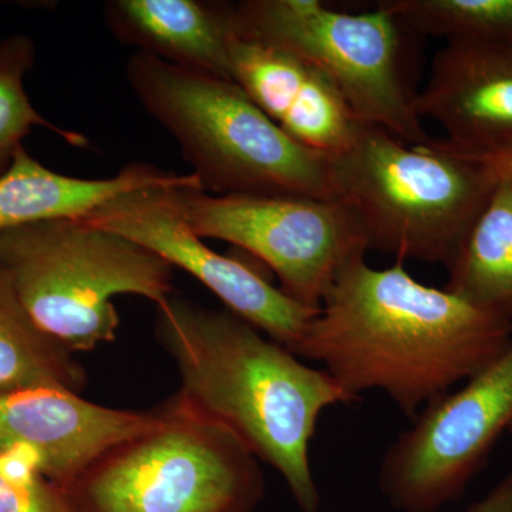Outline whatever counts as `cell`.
<instances>
[{"mask_svg":"<svg viewBox=\"0 0 512 512\" xmlns=\"http://www.w3.org/2000/svg\"><path fill=\"white\" fill-rule=\"evenodd\" d=\"M460 512H512V473L498 481L484 497Z\"/></svg>","mask_w":512,"mask_h":512,"instance_id":"21","label":"cell"},{"mask_svg":"<svg viewBox=\"0 0 512 512\" xmlns=\"http://www.w3.org/2000/svg\"><path fill=\"white\" fill-rule=\"evenodd\" d=\"M161 419V409H111L57 387L0 394V458L30 468L66 493L104 454Z\"/></svg>","mask_w":512,"mask_h":512,"instance_id":"11","label":"cell"},{"mask_svg":"<svg viewBox=\"0 0 512 512\" xmlns=\"http://www.w3.org/2000/svg\"><path fill=\"white\" fill-rule=\"evenodd\" d=\"M468 156V154H467ZM487 164L500 178H512V147L484 156H470Z\"/></svg>","mask_w":512,"mask_h":512,"instance_id":"22","label":"cell"},{"mask_svg":"<svg viewBox=\"0 0 512 512\" xmlns=\"http://www.w3.org/2000/svg\"><path fill=\"white\" fill-rule=\"evenodd\" d=\"M377 6L416 35L512 42V0H384Z\"/></svg>","mask_w":512,"mask_h":512,"instance_id":"18","label":"cell"},{"mask_svg":"<svg viewBox=\"0 0 512 512\" xmlns=\"http://www.w3.org/2000/svg\"><path fill=\"white\" fill-rule=\"evenodd\" d=\"M511 424L512 345L414 417L384 453L380 491L396 511H440L466 491Z\"/></svg>","mask_w":512,"mask_h":512,"instance_id":"9","label":"cell"},{"mask_svg":"<svg viewBox=\"0 0 512 512\" xmlns=\"http://www.w3.org/2000/svg\"><path fill=\"white\" fill-rule=\"evenodd\" d=\"M0 512H76L66 493L30 468L0 458Z\"/></svg>","mask_w":512,"mask_h":512,"instance_id":"20","label":"cell"},{"mask_svg":"<svg viewBox=\"0 0 512 512\" xmlns=\"http://www.w3.org/2000/svg\"><path fill=\"white\" fill-rule=\"evenodd\" d=\"M35 59V43L28 36L13 35L0 42V175L8 170L16 153L23 147V138L33 127L49 128L74 146L87 143L82 134L62 130L49 123L30 103L25 77Z\"/></svg>","mask_w":512,"mask_h":512,"instance_id":"19","label":"cell"},{"mask_svg":"<svg viewBox=\"0 0 512 512\" xmlns=\"http://www.w3.org/2000/svg\"><path fill=\"white\" fill-rule=\"evenodd\" d=\"M414 109L421 120L436 121L443 140L460 153L484 156L512 147V42H447Z\"/></svg>","mask_w":512,"mask_h":512,"instance_id":"12","label":"cell"},{"mask_svg":"<svg viewBox=\"0 0 512 512\" xmlns=\"http://www.w3.org/2000/svg\"><path fill=\"white\" fill-rule=\"evenodd\" d=\"M447 291L512 319V178H500L448 268Z\"/></svg>","mask_w":512,"mask_h":512,"instance_id":"16","label":"cell"},{"mask_svg":"<svg viewBox=\"0 0 512 512\" xmlns=\"http://www.w3.org/2000/svg\"><path fill=\"white\" fill-rule=\"evenodd\" d=\"M171 191L173 188L124 192L77 221L131 239L173 268L188 272L214 293L227 311L293 352L318 311L292 301L251 266L207 247L184 220Z\"/></svg>","mask_w":512,"mask_h":512,"instance_id":"10","label":"cell"},{"mask_svg":"<svg viewBox=\"0 0 512 512\" xmlns=\"http://www.w3.org/2000/svg\"><path fill=\"white\" fill-rule=\"evenodd\" d=\"M0 269L30 318L72 353L116 339V296H143L158 305L174 292L173 266L163 258L67 218L2 232Z\"/></svg>","mask_w":512,"mask_h":512,"instance_id":"5","label":"cell"},{"mask_svg":"<svg viewBox=\"0 0 512 512\" xmlns=\"http://www.w3.org/2000/svg\"><path fill=\"white\" fill-rule=\"evenodd\" d=\"M148 188L202 190V185L194 173H168L140 163L114 177L86 180L49 170L22 147L0 175V234L33 222L79 220L117 195Z\"/></svg>","mask_w":512,"mask_h":512,"instance_id":"15","label":"cell"},{"mask_svg":"<svg viewBox=\"0 0 512 512\" xmlns=\"http://www.w3.org/2000/svg\"><path fill=\"white\" fill-rule=\"evenodd\" d=\"M126 77L205 192L339 200L330 158L296 143L234 82L141 52L127 60Z\"/></svg>","mask_w":512,"mask_h":512,"instance_id":"3","label":"cell"},{"mask_svg":"<svg viewBox=\"0 0 512 512\" xmlns=\"http://www.w3.org/2000/svg\"><path fill=\"white\" fill-rule=\"evenodd\" d=\"M231 79L296 143L332 158L348 150L363 123L318 67L235 32Z\"/></svg>","mask_w":512,"mask_h":512,"instance_id":"13","label":"cell"},{"mask_svg":"<svg viewBox=\"0 0 512 512\" xmlns=\"http://www.w3.org/2000/svg\"><path fill=\"white\" fill-rule=\"evenodd\" d=\"M511 345L512 319L421 284L402 261L379 269L362 258L339 276L293 353L356 399L386 394L413 420Z\"/></svg>","mask_w":512,"mask_h":512,"instance_id":"1","label":"cell"},{"mask_svg":"<svg viewBox=\"0 0 512 512\" xmlns=\"http://www.w3.org/2000/svg\"><path fill=\"white\" fill-rule=\"evenodd\" d=\"M171 195L198 237L255 256L274 272L286 296L312 311L369 251L355 212L340 200L215 195L194 188Z\"/></svg>","mask_w":512,"mask_h":512,"instance_id":"8","label":"cell"},{"mask_svg":"<svg viewBox=\"0 0 512 512\" xmlns=\"http://www.w3.org/2000/svg\"><path fill=\"white\" fill-rule=\"evenodd\" d=\"M156 332L181 377L171 400L225 427L275 468L299 510L323 512L312 440L326 410L359 399L227 309L171 295L157 305Z\"/></svg>","mask_w":512,"mask_h":512,"instance_id":"2","label":"cell"},{"mask_svg":"<svg viewBox=\"0 0 512 512\" xmlns=\"http://www.w3.org/2000/svg\"><path fill=\"white\" fill-rule=\"evenodd\" d=\"M154 429L114 447L66 491L76 512H252L259 460L235 434L170 400Z\"/></svg>","mask_w":512,"mask_h":512,"instance_id":"6","label":"cell"},{"mask_svg":"<svg viewBox=\"0 0 512 512\" xmlns=\"http://www.w3.org/2000/svg\"><path fill=\"white\" fill-rule=\"evenodd\" d=\"M508 431H510V433L512 434V424H511L510 430H508Z\"/></svg>","mask_w":512,"mask_h":512,"instance_id":"23","label":"cell"},{"mask_svg":"<svg viewBox=\"0 0 512 512\" xmlns=\"http://www.w3.org/2000/svg\"><path fill=\"white\" fill-rule=\"evenodd\" d=\"M330 164L336 194L355 212L369 249L447 269L500 181L443 138L409 144L369 124Z\"/></svg>","mask_w":512,"mask_h":512,"instance_id":"4","label":"cell"},{"mask_svg":"<svg viewBox=\"0 0 512 512\" xmlns=\"http://www.w3.org/2000/svg\"><path fill=\"white\" fill-rule=\"evenodd\" d=\"M84 386L82 365L30 318L9 276L0 269V394L36 387L80 393Z\"/></svg>","mask_w":512,"mask_h":512,"instance_id":"17","label":"cell"},{"mask_svg":"<svg viewBox=\"0 0 512 512\" xmlns=\"http://www.w3.org/2000/svg\"><path fill=\"white\" fill-rule=\"evenodd\" d=\"M121 45L181 69L231 79L232 5L207 0H110L103 8Z\"/></svg>","mask_w":512,"mask_h":512,"instance_id":"14","label":"cell"},{"mask_svg":"<svg viewBox=\"0 0 512 512\" xmlns=\"http://www.w3.org/2000/svg\"><path fill=\"white\" fill-rule=\"evenodd\" d=\"M235 32L291 52L338 87L356 119L409 144L429 140L403 72V28L387 10L345 13L319 0L231 3Z\"/></svg>","mask_w":512,"mask_h":512,"instance_id":"7","label":"cell"}]
</instances>
